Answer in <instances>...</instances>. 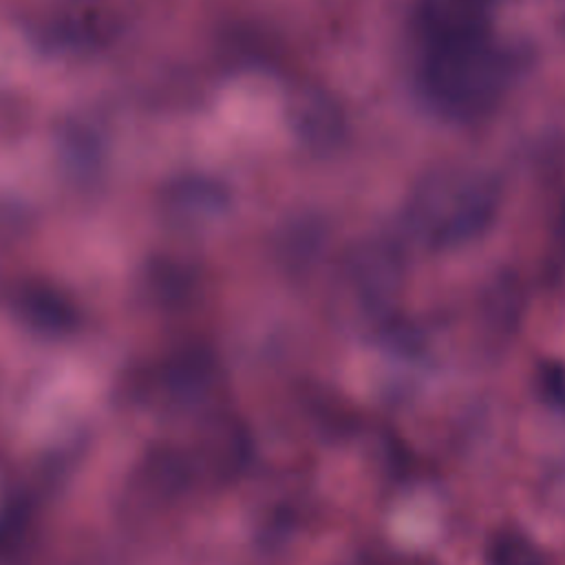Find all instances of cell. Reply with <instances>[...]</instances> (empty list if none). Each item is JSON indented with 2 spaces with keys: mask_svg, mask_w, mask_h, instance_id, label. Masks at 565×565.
Listing matches in <instances>:
<instances>
[{
  "mask_svg": "<svg viewBox=\"0 0 565 565\" xmlns=\"http://www.w3.org/2000/svg\"><path fill=\"white\" fill-rule=\"evenodd\" d=\"M516 73L519 57L494 33L415 49V90L428 110L448 121L490 115Z\"/></svg>",
  "mask_w": 565,
  "mask_h": 565,
  "instance_id": "1",
  "label": "cell"
},
{
  "mask_svg": "<svg viewBox=\"0 0 565 565\" xmlns=\"http://www.w3.org/2000/svg\"><path fill=\"white\" fill-rule=\"evenodd\" d=\"M499 181L470 166H446L426 172L402 207L406 234L428 249H455L479 238L497 218Z\"/></svg>",
  "mask_w": 565,
  "mask_h": 565,
  "instance_id": "2",
  "label": "cell"
},
{
  "mask_svg": "<svg viewBox=\"0 0 565 565\" xmlns=\"http://www.w3.org/2000/svg\"><path fill=\"white\" fill-rule=\"evenodd\" d=\"M497 0H415L411 31L415 49L494 33Z\"/></svg>",
  "mask_w": 565,
  "mask_h": 565,
  "instance_id": "3",
  "label": "cell"
},
{
  "mask_svg": "<svg viewBox=\"0 0 565 565\" xmlns=\"http://www.w3.org/2000/svg\"><path fill=\"white\" fill-rule=\"evenodd\" d=\"M294 128L311 146H331L340 139L342 119L327 97H300L294 108Z\"/></svg>",
  "mask_w": 565,
  "mask_h": 565,
  "instance_id": "4",
  "label": "cell"
}]
</instances>
